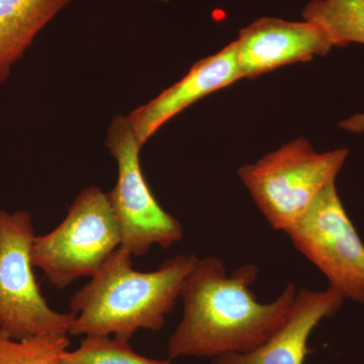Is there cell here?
<instances>
[{
  "label": "cell",
  "mask_w": 364,
  "mask_h": 364,
  "mask_svg": "<svg viewBox=\"0 0 364 364\" xmlns=\"http://www.w3.org/2000/svg\"><path fill=\"white\" fill-rule=\"evenodd\" d=\"M258 272L250 263L229 274L219 258H198L181 287L183 315L169 338L170 360L244 353L267 341L287 320L298 289L289 282L279 298L260 303L250 289Z\"/></svg>",
  "instance_id": "6da1fadb"
},
{
  "label": "cell",
  "mask_w": 364,
  "mask_h": 364,
  "mask_svg": "<svg viewBox=\"0 0 364 364\" xmlns=\"http://www.w3.org/2000/svg\"><path fill=\"white\" fill-rule=\"evenodd\" d=\"M132 254L119 248L86 286L72 296L73 336H112L130 342L140 329L159 331L181 298L198 257L177 255L155 272L134 269Z\"/></svg>",
  "instance_id": "7a4b0ae2"
},
{
  "label": "cell",
  "mask_w": 364,
  "mask_h": 364,
  "mask_svg": "<svg viewBox=\"0 0 364 364\" xmlns=\"http://www.w3.org/2000/svg\"><path fill=\"white\" fill-rule=\"evenodd\" d=\"M349 152L318 153L299 138L239 169V177L273 229L286 232L336 181Z\"/></svg>",
  "instance_id": "3957f363"
},
{
  "label": "cell",
  "mask_w": 364,
  "mask_h": 364,
  "mask_svg": "<svg viewBox=\"0 0 364 364\" xmlns=\"http://www.w3.org/2000/svg\"><path fill=\"white\" fill-rule=\"evenodd\" d=\"M121 242L107 193L92 186L79 193L58 227L35 237L32 262L62 289L81 277H92Z\"/></svg>",
  "instance_id": "277c9868"
},
{
  "label": "cell",
  "mask_w": 364,
  "mask_h": 364,
  "mask_svg": "<svg viewBox=\"0 0 364 364\" xmlns=\"http://www.w3.org/2000/svg\"><path fill=\"white\" fill-rule=\"evenodd\" d=\"M35 237L30 213L0 210V331L16 340L69 334L76 318L53 310L41 293L33 270Z\"/></svg>",
  "instance_id": "5b68a950"
},
{
  "label": "cell",
  "mask_w": 364,
  "mask_h": 364,
  "mask_svg": "<svg viewBox=\"0 0 364 364\" xmlns=\"http://www.w3.org/2000/svg\"><path fill=\"white\" fill-rule=\"evenodd\" d=\"M107 148L117 163V181L107 193L121 233V247L143 256L154 245L167 249L183 238L181 223L158 203L143 176L142 148L128 117L117 116L107 132Z\"/></svg>",
  "instance_id": "8992f818"
},
{
  "label": "cell",
  "mask_w": 364,
  "mask_h": 364,
  "mask_svg": "<svg viewBox=\"0 0 364 364\" xmlns=\"http://www.w3.org/2000/svg\"><path fill=\"white\" fill-rule=\"evenodd\" d=\"M286 233L296 250L327 277L330 289L344 299L364 303V244L335 182Z\"/></svg>",
  "instance_id": "52a82bcc"
},
{
  "label": "cell",
  "mask_w": 364,
  "mask_h": 364,
  "mask_svg": "<svg viewBox=\"0 0 364 364\" xmlns=\"http://www.w3.org/2000/svg\"><path fill=\"white\" fill-rule=\"evenodd\" d=\"M242 77L254 78L279 67L326 56L333 45L312 21L262 18L239 33L234 41Z\"/></svg>",
  "instance_id": "ba28073f"
},
{
  "label": "cell",
  "mask_w": 364,
  "mask_h": 364,
  "mask_svg": "<svg viewBox=\"0 0 364 364\" xmlns=\"http://www.w3.org/2000/svg\"><path fill=\"white\" fill-rule=\"evenodd\" d=\"M242 78L234 42L196 62L178 82L131 112L129 122L139 142L143 146L163 124L189 105Z\"/></svg>",
  "instance_id": "9c48e42d"
},
{
  "label": "cell",
  "mask_w": 364,
  "mask_h": 364,
  "mask_svg": "<svg viewBox=\"0 0 364 364\" xmlns=\"http://www.w3.org/2000/svg\"><path fill=\"white\" fill-rule=\"evenodd\" d=\"M343 301L330 287L326 291L301 289L287 320L267 341L251 351L218 356L210 364H304L314 330L321 321L336 315Z\"/></svg>",
  "instance_id": "30bf717a"
},
{
  "label": "cell",
  "mask_w": 364,
  "mask_h": 364,
  "mask_svg": "<svg viewBox=\"0 0 364 364\" xmlns=\"http://www.w3.org/2000/svg\"><path fill=\"white\" fill-rule=\"evenodd\" d=\"M72 0H0V82L38 33Z\"/></svg>",
  "instance_id": "8fae6325"
},
{
  "label": "cell",
  "mask_w": 364,
  "mask_h": 364,
  "mask_svg": "<svg viewBox=\"0 0 364 364\" xmlns=\"http://www.w3.org/2000/svg\"><path fill=\"white\" fill-rule=\"evenodd\" d=\"M303 16L324 30L333 47L364 45V0H312Z\"/></svg>",
  "instance_id": "7c38bea8"
},
{
  "label": "cell",
  "mask_w": 364,
  "mask_h": 364,
  "mask_svg": "<svg viewBox=\"0 0 364 364\" xmlns=\"http://www.w3.org/2000/svg\"><path fill=\"white\" fill-rule=\"evenodd\" d=\"M69 345L67 335L16 340L0 331V364H61Z\"/></svg>",
  "instance_id": "4fadbf2b"
},
{
  "label": "cell",
  "mask_w": 364,
  "mask_h": 364,
  "mask_svg": "<svg viewBox=\"0 0 364 364\" xmlns=\"http://www.w3.org/2000/svg\"><path fill=\"white\" fill-rule=\"evenodd\" d=\"M61 364H171L170 359H153L133 350L128 341L111 336H86L77 349L67 351Z\"/></svg>",
  "instance_id": "5bb4252c"
},
{
  "label": "cell",
  "mask_w": 364,
  "mask_h": 364,
  "mask_svg": "<svg viewBox=\"0 0 364 364\" xmlns=\"http://www.w3.org/2000/svg\"><path fill=\"white\" fill-rule=\"evenodd\" d=\"M340 127L344 130L354 132V133H363L364 132V112L354 114L350 119L342 121L340 123Z\"/></svg>",
  "instance_id": "9a60e30c"
}]
</instances>
